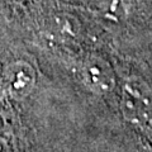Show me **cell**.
<instances>
[{
  "label": "cell",
  "instance_id": "6da1fadb",
  "mask_svg": "<svg viewBox=\"0 0 152 152\" xmlns=\"http://www.w3.org/2000/svg\"><path fill=\"white\" fill-rule=\"evenodd\" d=\"M119 107L123 118L141 132L151 134V89L140 76H128L119 90Z\"/></svg>",
  "mask_w": 152,
  "mask_h": 152
},
{
  "label": "cell",
  "instance_id": "7a4b0ae2",
  "mask_svg": "<svg viewBox=\"0 0 152 152\" xmlns=\"http://www.w3.org/2000/svg\"><path fill=\"white\" fill-rule=\"evenodd\" d=\"M1 90L10 100L23 102L34 91L37 71L26 60L9 62L1 72Z\"/></svg>",
  "mask_w": 152,
  "mask_h": 152
},
{
  "label": "cell",
  "instance_id": "3957f363",
  "mask_svg": "<svg viewBox=\"0 0 152 152\" xmlns=\"http://www.w3.org/2000/svg\"><path fill=\"white\" fill-rule=\"evenodd\" d=\"M79 76L89 91L105 95L115 89V72L112 65L99 55H88L79 65Z\"/></svg>",
  "mask_w": 152,
  "mask_h": 152
},
{
  "label": "cell",
  "instance_id": "277c9868",
  "mask_svg": "<svg viewBox=\"0 0 152 152\" xmlns=\"http://www.w3.org/2000/svg\"><path fill=\"white\" fill-rule=\"evenodd\" d=\"M0 152H10L9 151V146H8V142L0 137Z\"/></svg>",
  "mask_w": 152,
  "mask_h": 152
}]
</instances>
